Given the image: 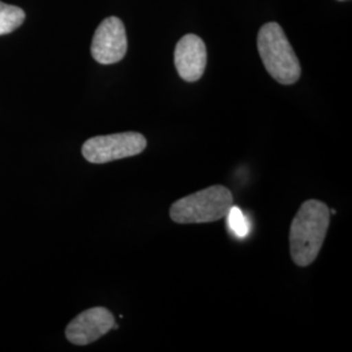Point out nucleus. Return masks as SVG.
Returning a JSON list of instances; mask_svg holds the SVG:
<instances>
[{
    "label": "nucleus",
    "instance_id": "obj_3",
    "mask_svg": "<svg viewBox=\"0 0 352 352\" xmlns=\"http://www.w3.org/2000/svg\"><path fill=\"white\" fill-rule=\"evenodd\" d=\"M232 205L234 196L230 189L212 186L174 202L170 217L179 225L212 223L226 218Z\"/></svg>",
    "mask_w": 352,
    "mask_h": 352
},
{
    "label": "nucleus",
    "instance_id": "obj_9",
    "mask_svg": "<svg viewBox=\"0 0 352 352\" xmlns=\"http://www.w3.org/2000/svg\"><path fill=\"white\" fill-rule=\"evenodd\" d=\"M228 219L230 230L238 236V238H245L250 232V222L247 217L243 214L238 206H234L230 209L226 217Z\"/></svg>",
    "mask_w": 352,
    "mask_h": 352
},
{
    "label": "nucleus",
    "instance_id": "obj_7",
    "mask_svg": "<svg viewBox=\"0 0 352 352\" xmlns=\"http://www.w3.org/2000/svg\"><path fill=\"white\" fill-rule=\"evenodd\" d=\"M174 62L177 74L184 81H199L208 62L206 46L201 38L196 34H187L182 38L176 45Z\"/></svg>",
    "mask_w": 352,
    "mask_h": 352
},
{
    "label": "nucleus",
    "instance_id": "obj_6",
    "mask_svg": "<svg viewBox=\"0 0 352 352\" xmlns=\"http://www.w3.org/2000/svg\"><path fill=\"white\" fill-rule=\"evenodd\" d=\"M118 329L113 315L103 307H94L76 316L65 329V337L76 346H87Z\"/></svg>",
    "mask_w": 352,
    "mask_h": 352
},
{
    "label": "nucleus",
    "instance_id": "obj_10",
    "mask_svg": "<svg viewBox=\"0 0 352 352\" xmlns=\"http://www.w3.org/2000/svg\"><path fill=\"white\" fill-rule=\"evenodd\" d=\"M340 1H343V0H340Z\"/></svg>",
    "mask_w": 352,
    "mask_h": 352
},
{
    "label": "nucleus",
    "instance_id": "obj_4",
    "mask_svg": "<svg viewBox=\"0 0 352 352\" xmlns=\"http://www.w3.org/2000/svg\"><path fill=\"white\" fill-rule=\"evenodd\" d=\"M146 145L145 136L139 132H123L87 140L81 151L90 164H102L139 155Z\"/></svg>",
    "mask_w": 352,
    "mask_h": 352
},
{
    "label": "nucleus",
    "instance_id": "obj_8",
    "mask_svg": "<svg viewBox=\"0 0 352 352\" xmlns=\"http://www.w3.org/2000/svg\"><path fill=\"white\" fill-rule=\"evenodd\" d=\"M24 20L25 12L20 7L0 1V36L12 33L23 25Z\"/></svg>",
    "mask_w": 352,
    "mask_h": 352
},
{
    "label": "nucleus",
    "instance_id": "obj_5",
    "mask_svg": "<svg viewBox=\"0 0 352 352\" xmlns=\"http://www.w3.org/2000/svg\"><path fill=\"white\" fill-rule=\"evenodd\" d=\"M126 28L120 19L109 17L97 28L91 42V56L100 64L118 63L126 54Z\"/></svg>",
    "mask_w": 352,
    "mask_h": 352
},
{
    "label": "nucleus",
    "instance_id": "obj_1",
    "mask_svg": "<svg viewBox=\"0 0 352 352\" xmlns=\"http://www.w3.org/2000/svg\"><path fill=\"white\" fill-rule=\"evenodd\" d=\"M330 210L318 200L302 202L289 228V253L295 265L305 267L315 261L327 238Z\"/></svg>",
    "mask_w": 352,
    "mask_h": 352
},
{
    "label": "nucleus",
    "instance_id": "obj_2",
    "mask_svg": "<svg viewBox=\"0 0 352 352\" xmlns=\"http://www.w3.org/2000/svg\"><path fill=\"white\" fill-rule=\"evenodd\" d=\"M257 49L266 71L279 84L292 85L300 78V62L279 24L267 23L260 29Z\"/></svg>",
    "mask_w": 352,
    "mask_h": 352
}]
</instances>
